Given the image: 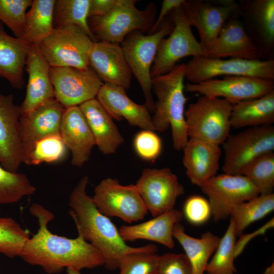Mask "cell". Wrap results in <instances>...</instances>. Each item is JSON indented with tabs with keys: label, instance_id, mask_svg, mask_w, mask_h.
I'll list each match as a JSON object with an SVG mask.
<instances>
[{
	"label": "cell",
	"instance_id": "obj_17",
	"mask_svg": "<svg viewBox=\"0 0 274 274\" xmlns=\"http://www.w3.org/2000/svg\"><path fill=\"white\" fill-rule=\"evenodd\" d=\"M65 108L55 98L47 100L20 117L22 162L26 164L35 144L52 135H60Z\"/></svg>",
	"mask_w": 274,
	"mask_h": 274
},
{
	"label": "cell",
	"instance_id": "obj_49",
	"mask_svg": "<svg viewBox=\"0 0 274 274\" xmlns=\"http://www.w3.org/2000/svg\"><path fill=\"white\" fill-rule=\"evenodd\" d=\"M0 211H1V210H0Z\"/></svg>",
	"mask_w": 274,
	"mask_h": 274
},
{
	"label": "cell",
	"instance_id": "obj_23",
	"mask_svg": "<svg viewBox=\"0 0 274 274\" xmlns=\"http://www.w3.org/2000/svg\"><path fill=\"white\" fill-rule=\"evenodd\" d=\"M182 150L183 164L192 184L201 187L216 175L222 153L219 145L189 138Z\"/></svg>",
	"mask_w": 274,
	"mask_h": 274
},
{
	"label": "cell",
	"instance_id": "obj_27",
	"mask_svg": "<svg viewBox=\"0 0 274 274\" xmlns=\"http://www.w3.org/2000/svg\"><path fill=\"white\" fill-rule=\"evenodd\" d=\"M183 217L182 212L174 209L140 224L121 226L118 230L125 242L146 239L173 249L175 246L173 235L174 227L176 224L180 223Z\"/></svg>",
	"mask_w": 274,
	"mask_h": 274
},
{
	"label": "cell",
	"instance_id": "obj_13",
	"mask_svg": "<svg viewBox=\"0 0 274 274\" xmlns=\"http://www.w3.org/2000/svg\"><path fill=\"white\" fill-rule=\"evenodd\" d=\"M135 185L153 217L173 210L178 197L184 193L178 177L168 167L144 168Z\"/></svg>",
	"mask_w": 274,
	"mask_h": 274
},
{
	"label": "cell",
	"instance_id": "obj_41",
	"mask_svg": "<svg viewBox=\"0 0 274 274\" xmlns=\"http://www.w3.org/2000/svg\"><path fill=\"white\" fill-rule=\"evenodd\" d=\"M133 147L138 155L143 160L153 161L162 151V141L153 130L143 129L135 135Z\"/></svg>",
	"mask_w": 274,
	"mask_h": 274
},
{
	"label": "cell",
	"instance_id": "obj_46",
	"mask_svg": "<svg viewBox=\"0 0 274 274\" xmlns=\"http://www.w3.org/2000/svg\"><path fill=\"white\" fill-rule=\"evenodd\" d=\"M117 0H90L89 18L103 16L115 7Z\"/></svg>",
	"mask_w": 274,
	"mask_h": 274
},
{
	"label": "cell",
	"instance_id": "obj_37",
	"mask_svg": "<svg viewBox=\"0 0 274 274\" xmlns=\"http://www.w3.org/2000/svg\"><path fill=\"white\" fill-rule=\"evenodd\" d=\"M29 238L28 231L15 220L0 217V253L9 258L20 257Z\"/></svg>",
	"mask_w": 274,
	"mask_h": 274
},
{
	"label": "cell",
	"instance_id": "obj_15",
	"mask_svg": "<svg viewBox=\"0 0 274 274\" xmlns=\"http://www.w3.org/2000/svg\"><path fill=\"white\" fill-rule=\"evenodd\" d=\"M181 7L190 25L196 29L206 53L225 22L238 13L237 3L233 0H185Z\"/></svg>",
	"mask_w": 274,
	"mask_h": 274
},
{
	"label": "cell",
	"instance_id": "obj_30",
	"mask_svg": "<svg viewBox=\"0 0 274 274\" xmlns=\"http://www.w3.org/2000/svg\"><path fill=\"white\" fill-rule=\"evenodd\" d=\"M173 235L184 249L191 264L192 274H204L220 238L209 231L202 234L199 238L193 237L185 232L180 223L175 225Z\"/></svg>",
	"mask_w": 274,
	"mask_h": 274
},
{
	"label": "cell",
	"instance_id": "obj_39",
	"mask_svg": "<svg viewBox=\"0 0 274 274\" xmlns=\"http://www.w3.org/2000/svg\"><path fill=\"white\" fill-rule=\"evenodd\" d=\"M60 135L50 136L38 142L30 153L27 165H38L60 160L66 150Z\"/></svg>",
	"mask_w": 274,
	"mask_h": 274
},
{
	"label": "cell",
	"instance_id": "obj_43",
	"mask_svg": "<svg viewBox=\"0 0 274 274\" xmlns=\"http://www.w3.org/2000/svg\"><path fill=\"white\" fill-rule=\"evenodd\" d=\"M183 214L189 222L195 225L205 223L212 216L209 201L198 195L191 196L186 199Z\"/></svg>",
	"mask_w": 274,
	"mask_h": 274
},
{
	"label": "cell",
	"instance_id": "obj_3",
	"mask_svg": "<svg viewBox=\"0 0 274 274\" xmlns=\"http://www.w3.org/2000/svg\"><path fill=\"white\" fill-rule=\"evenodd\" d=\"M185 63L177 64L169 72L152 78V92L157 99L152 117L154 128L163 131L170 127L177 150L183 149L189 139L185 117Z\"/></svg>",
	"mask_w": 274,
	"mask_h": 274
},
{
	"label": "cell",
	"instance_id": "obj_48",
	"mask_svg": "<svg viewBox=\"0 0 274 274\" xmlns=\"http://www.w3.org/2000/svg\"><path fill=\"white\" fill-rule=\"evenodd\" d=\"M67 274H82L80 270H78L72 268H66Z\"/></svg>",
	"mask_w": 274,
	"mask_h": 274
},
{
	"label": "cell",
	"instance_id": "obj_7",
	"mask_svg": "<svg viewBox=\"0 0 274 274\" xmlns=\"http://www.w3.org/2000/svg\"><path fill=\"white\" fill-rule=\"evenodd\" d=\"M93 42L82 28L72 25L54 28L36 45L50 67L87 69Z\"/></svg>",
	"mask_w": 274,
	"mask_h": 274
},
{
	"label": "cell",
	"instance_id": "obj_16",
	"mask_svg": "<svg viewBox=\"0 0 274 274\" xmlns=\"http://www.w3.org/2000/svg\"><path fill=\"white\" fill-rule=\"evenodd\" d=\"M185 90L201 95L223 98L233 105L257 98L274 90V80L243 76H224L199 83H188Z\"/></svg>",
	"mask_w": 274,
	"mask_h": 274
},
{
	"label": "cell",
	"instance_id": "obj_28",
	"mask_svg": "<svg viewBox=\"0 0 274 274\" xmlns=\"http://www.w3.org/2000/svg\"><path fill=\"white\" fill-rule=\"evenodd\" d=\"M31 46L22 38L9 35L0 22V77L15 88L21 89L24 85V69Z\"/></svg>",
	"mask_w": 274,
	"mask_h": 274
},
{
	"label": "cell",
	"instance_id": "obj_1",
	"mask_svg": "<svg viewBox=\"0 0 274 274\" xmlns=\"http://www.w3.org/2000/svg\"><path fill=\"white\" fill-rule=\"evenodd\" d=\"M29 212L37 219L39 228L23 248L20 257L24 261L40 266L49 274L60 272L65 268L80 271L104 265L100 253L80 234L68 238L51 232L48 224L54 215L42 205L32 204Z\"/></svg>",
	"mask_w": 274,
	"mask_h": 274
},
{
	"label": "cell",
	"instance_id": "obj_18",
	"mask_svg": "<svg viewBox=\"0 0 274 274\" xmlns=\"http://www.w3.org/2000/svg\"><path fill=\"white\" fill-rule=\"evenodd\" d=\"M237 5L238 16L261 59L268 60L274 49V0H242Z\"/></svg>",
	"mask_w": 274,
	"mask_h": 274
},
{
	"label": "cell",
	"instance_id": "obj_20",
	"mask_svg": "<svg viewBox=\"0 0 274 274\" xmlns=\"http://www.w3.org/2000/svg\"><path fill=\"white\" fill-rule=\"evenodd\" d=\"M89 64L102 82L125 90L130 87L132 74L120 44L102 41L93 42Z\"/></svg>",
	"mask_w": 274,
	"mask_h": 274
},
{
	"label": "cell",
	"instance_id": "obj_34",
	"mask_svg": "<svg viewBox=\"0 0 274 274\" xmlns=\"http://www.w3.org/2000/svg\"><path fill=\"white\" fill-rule=\"evenodd\" d=\"M236 235L234 224L230 218L228 228L220 239L215 253L206 267L207 274H235L234 265Z\"/></svg>",
	"mask_w": 274,
	"mask_h": 274
},
{
	"label": "cell",
	"instance_id": "obj_24",
	"mask_svg": "<svg viewBox=\"0 0 274 274\" xmlns=\"http://www.w3.org/2000/svg\"><path fill=\"white\" fill-rule=\"evenodd\" d=\"M25 66L28 79L25 98L20 105L21 115L27 113L47 100L55 98L50 76V66L36 44L29 48Z\"/></svg>",
	"mask_w": 274,
	"mask_h": 274
},
{
	"label": "cell",
	"instance_id": "obj_32",
	"mask_svg": "<svg viewBox=\"0 0 274 274\" xmlns=\"http://www.w3.org/2000/svg\"><path fill=\"white\" fill-rule=\"evenodd\" d=\"M89 3L90 0L56 1L53 12L54 28L77 26L94 42H96L88 23Z\"/></svg>",
	"mask_w": 274,
	"mask_h": 274
},
{
	"label": "cell",
	"instance_id": "obj_12",
	"mask_svg": "<svg viewBox=\"0 0 274 274\" xmlns=\"http://www.w3.org/2000/svg\"><path fill=\"white\" fill-rule=\"evenodd\" d=\"M200 188L208 197L212 216L216 222L226 219L238 204L259 195L256 188L243 175H216Z\"/></svg>",
	"mask_w": 274,
	"mask_h": 274
},
{
	"label": "cell",
	"instance_id": "obj_31",
	"mask_svg": "<svg viewBox=\"0 0 274 274\" xmlns=\"http://www.w3.org/2000/svg\"><path fill=\"white\" fill-rule=\"evenodd\" d=\"M56 0H33L26 12L22 38L29 44H37L54 29L53 12Z\"/></svg>",
	"mask_w": 274,
	"mask_h": 274
},
{
	"label": "cell",
	"instance_id": "obj_19",
	"mask_svg": "<svg viewBox=\"0 0 274 274\" xmlns=\"http://www.w3.org/2000/svg\"><path fill=\"white\" fill-rule=\"evenodd\" d=\"M20 116V106L14 103L13 95L0 93V164L13 173L22 163Z\"/></svg>",
	"mask_w": 274,
	"mask_h": 274
},
{
	"label": "cell",
	"instance_id": "obj_33",
	"mask_svg": "<svg viewBox=\"0 0 274 274\" xmlns=\"http://www.w3.org/2000/svg\"><path fill=\"white\" fill-rule=\"evenodd\" d=\"M273 209V193L259 195L238 204L230 216L233 222L236 236H241L249 225L265 217Z\"/></svg>",
	"mask_w": 274,
	"mask_h": 274
},
{
	"label": "cell",
	"instance_id": "obj_36",
	"mask_svg": "<svg viewBox=\"0 0 274 274\" xmlns=\"http://www.w3.org/2000/svg\"><path fill=\"white\" fill-rule=\"evenodd\" d=\"M244 176L258 190L259 195L273 193L274 189V153L263 155L249 163L243 169Z\"/></svg>",
	"mask_w": 274,
	"mask_h": 274
},
{
	"label": "cell",
	"instance_id": "obj_38",
	"mask_svg": "<svg viewBox=\"0 0 274 274\" xmlns=\"http://www.w3.org/2000/svg\"><path fill=\"white\" fill-rule=\"evenodd\" d=\"M32 0H0V22L5 23L15 37L22 38L26 10Z\"/></svg>",
	"mask_w": 274,
	"mask_h": 274
},
{
	"label": "cell",
	"instance_id": "obj_21",
	"mask_svg": "<svg viewBox=\"0 0 274 274\" xmlns=\"http://www.w3.org/2000/svg\"><path fill=\"white\" fill-rule=\"evenodd\" d=\"M207 54L212 58L262 60L238 13L225 22Z\"/></svg>",
	"mask_w": 274,
	"mask_h": 274
},
{
	"label": "cell",
	"instance_id": "obj_42",
	"mask_svg": "<svg viewBox=\"0 0 274 274\" xmlns=\"http://www.w3.org/2000/svg\"><path fill=\"white\" fill-rule=\"evenodd\" d=\"M156 274H192V270L185 254L167 253L159 256Z\"/></svg>",
	"mask_w": 274,
	"mask_h": 274
},
{
	"label": "cell",
	"instance_id": "obj_45",
	"mask_svg": "<svg viewBox=\"0 0 274 274\" xmlns=\"http://www.w3.org/2000/svg\"><path fill=\"white\" fill-rule=\"evenodd\" d=\"M185 1L163 0L161 6L159 15L148 34L152 33L157 31L166 18V16L169 15L173 10L181 7Z\"/></svg>",
	"mask_w": 274,
	"mask_h": 274
},
{
	"label": "cell",
	"instance_id": "obj_47",
	"mask_svg": "<svg viewBox=\"0 0 274 274\" xmlns=\"http://www.w3.org/2000/svg\"><path fill=\"white\" fill-rule=\"evenodd\" d=\"M263 274H274V264L273 263L268 266L264 270Z\"/></svg>",
	"mask_w": 274,
	"mask_h": 274
},
{
	"label": "cell",
	"instance_id": "obj_4",
	"mask_svg": "<svg viewBox=\"0 0 274 274\" xmlns=\"http://www.w3.org/2000/svg\"><path fill=\"white\" fill-rule=\"evenodd\" d=\"M174 27L172 19L166 18L154 32L146 35L140 31H134L128 34L120 43L132 74L138 81L144 93V104L150 112L154 113L155 109L151 69L159 43L170 33Z\"/></svg>",
	"mask_w": 274,
	"mask_h": 274
},
{
	"label": "cell",
	"instance_id": "obj_10",
	"mask_svg": "<svg viewBox=\"0 0 274 274\" xmlns=\"http://www.w3.org/2000/svg\"><path fill=\"white\" fill-rule=\"evenodd\" d=\"M185 78L196 84L223 76H249L274 80V60H246L198 56L185 63Z\"/></svg>",
	"mask_w": 274,
	"mask_h": 274
},
{
	"label": "cell",
	"instance_id": "obj_14",
	"mask_svg": "<svg viewBox=\"0 0 274 274\" xmlns=\"http://www.w3.org/2000/svg\"><path fill=\"white\" fill-rule=\"evenodd\" d=\"M50 76L54 98L65 109L96 98L104 84L90 67H50Z\"/></svg>",
	"mask_w": 274,
	"mask_h": 274
},
{
	"label": "cell",
	"instance_id": "obj_8",
	"mask_svg": "<svg viewBox=\"0 0 274 274\" xmlns=\"http://www.w3.org/2000/svg\"><path fill=\"white\" fill-rule=\"evenodd\" d=\"M181 7L169 14L174 27L168 37L159 43L151 69L152 78L169 72L184 57H207L206 50L194 36Z\"/></svg>",
	"mask_w": 274,
	"mask_h": 274
},
{
	"label": "cell",
	"instance_id": "obj_22",
	"mask_svg": "<svg viewBox=\"0 0 274 274\" xmlns=\"http://www.w3.org/2000/svg\"><path fill=\"white\" fill-rule=\"evenodd\" d=\"M96 98L113 119L121 121L124 118L130 125L155 130L146 106L132 101L123 88L104 83Z\"/></svg>",
	"mask_w": 274,
	"mask_h": 274
},
{
	"label": "cell",
	"instance_id": "obj_29",
	"mask_svg": "<svg viewBox=\"0 0 274 274\" xmlns=\"http://www.w3.org/2000/svg\"><path fill=\"white\" fill-rule=\"evenodd\" d=\"M230 121L231 127L235 129L272 125L274 122V90L232 105Z\"/></svg>",
	"mask_w": 274,
	"mask_h": 274
},
{
	"label": "cell",
	"instance_id": "obj_40",
	"mask_svg": "<svg viewBox=\"0 0 274 274\" xmlns=\"http://www.w3.org/2000/svg\"><path fill=\"white\" fill-rule=\"evenodd\" d=\"M159 256L147 251L128 254L119 263L118 274H156Z\"/></svg>",
	"mask_w": 274,
	"mask_h": 274
},
{
	"label": "cell",
	"instance_id": "obj_9",
	"mask_svg": "<svg viewBox=\"0 0 274 274\" xmlns=\"http://www.w3.org/2000/svg\"><path fill=\"white\" fill-rule=\"evenodd\" d=\"M222 145L224 152L223 173L242 175L243 169L251 162L273 152L274 127L272 125L252 127L230 134Z\"/></svg>",
	"mask_w": 274,
	"mask_h": 274
},
{
	"label": "cell",
	"instance_id": "obj_25",
	"mask_svg": "<svg viewBox=\"0 0 274 274\" xmlns=\"http://www.w3.org/2000/svg\"><path fill=\"white\" fill-rule=\"evenodd\" d=\"M60 135L72 153L73 165L81 166L90 157L95 141L89 127L79 106L65 109Z\"/></svg>",
	"mask_w": 274,
	"mask_h": 274
},
{
	"label": "cell",
	"instance_id": "obj_26",
	"mask_svg": "<svg viewBox=\"0 0 274 274\" xmlns=\"http://www.w3.org/2000/svg\"><path fill=\"white\" fill-rule=\"evenodd\" d=\"M79 107L99 151L106 155L115 153L124 140L113 119L96 98Z\"/></svg>",
	"mask_w": 274,
	"mask_h": 274
},
{
	"label": "cell",
	"instance_id": "obj_5",
	"mask_svg": "<svg viewBox=\"0 0 274 274\" xmlns=\"http://www.w3.org/2000/svg\"><path fill=\"white\" fill-rule=\"evenodd\" d=\"M135 0H117L113 9L103 16L88 18L90 30L100 41L120 44L134 31L151 29L155 21L156 6L149 4L145 10L137 9Z\"/></svg>",
	"mask_w": 274,
	"mask_h": 274
},
{
	"label": "cell",
	"instance_id": "obj_2",
	"mask_svg": "<svg viewBox=\"0 0 274 274\" xmlns=\"http://www.w3.org/2000/svg\"><path fill=\"white\" fill-rule=\"evenodd\" d=\"M88 182V177L85 176L72 190L68 203L71 209L68 213L75 223L78 234L100 253L106 268L111 270L118 268L121 259L131 253H156L158 248L154 244L140 247L127 245L110 218L99 212L93 198L87 194Z\"/></svg>",
	"mask_w": 274,
	"mask_h": 274
},
{
	"label": "cell",
	"instance_id": "obj_6",
	"mask_svg": "<svg viewBox=\"0 0 274 274\" xmlns=\"http://www.w3.org/2000/svg\"><path fill=\"white\" fill-rule=\"evenodd\" d=\"M232 105L226 100L202 95L185 112L189 138L222 145L230 134Z\"/></svg>",
	"mask_w": 274,
	"mask_h": 274
},
{
	"label": "cell",
	"instance_id": "obj_11",
	"mask_svg": "<svg viewBox=\"0 0 274 274\" xmlns=\"http://www.w3.org/2000/svg\"><path fill=\"white\" fill-rule=\"evenodd\" d=\"M92 197L102 214L108 217H117L131 223L140 221L148 210L135 185H123L116 179L106 178L95 187Z\"/></svg>",
	"mask_w": 274,
	"mask_h": 274
},
{
	"label": "cell",
	"instance_id": "obj_44",
	"mask_svg": "<svg viewBox=\"0 0 274 274\" xmlns=\"http://www.w3.org/2000/svg\"><path fill=\"white\" fill-rule=\"evenodd\" d=\"M274 219L272 218L264 225L262 226L255 231L246 234H242L239 236V238L235 242V256L237 257L243 251L246 245L255 237L264 235L267 230L273 227Z\"/></svg>",
	"mask_w": 274,
	"mask_h": 274
},
{
	"label": "cell",
	"instance_id": "obj_35",
	"mask_svg": "<svg viewBox=\"0 0 274 274\" xmlns=\"http://www.w3.org/2000/svg\"><path fill=\"white\" fill-rule=\"evenodd\" d=\"M36 191L26 175L11 172L0 164V204L16 203Z\"/></svg>",
	"mask_w": 274,
	"mask_h": 274
}]
</instances>
